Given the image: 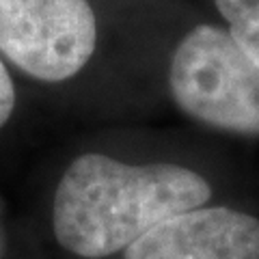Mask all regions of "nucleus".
<instances>
[{
  "mask_svg": "<svg viewBox=\"0 0 259 259\" xmlns=\"http://www.w3.org/2000/svg\"><path fill=\"white\" fill-rule=\"evenodd\" d=\"M168 87L188 117L223 132L259 136V65L229 30L192 28L171 59Z\"/></svg>",
  "mask_w": 259,
  "mask_h": 259,
  "instance_id": "f03ea898",
  "label": "nucleus"
},
{
  "mask_svg": "<svg viewBox=\"0 0 259 259\" xmlns=\"http://www.w3.org/2000/svg\"><path fill=\"white\" fill-rule=\"evenodd\" d=\"M97 44L89 0H0V52L44 82L76 76Z\"/></svg>",
  "mask_w": 259,
  "mask_h": 259,
  "instance_id": "7ed1b4c3",
  "label": "nucleus"
},
{
  "mask_svg": "<svg viewBox=\"0 0 259 259\" xmlns=\"http://www.w3.org/2000/svg\"><path fill=\"white\" fill-rule=\"evenodd\" d=\"M0 255H3V229H0Z\"/></svg>",
  "mask_w": 259,
  "mask_h": 259,
  "instance_id": "0eeeda50",
  "label": "nucleus"
},
{
  "mask_svg": "<svg viewBox=\"0 0 259 259\" xmlns=\"http://www.w3.org/2000/svg\"><path fill=\"white\" fill-rule=\"evenodd\" d=\"M209 199L207 180L186 166H136L84 153L67 166L56 188L54 236L78 257H110L162 221L203 207Z\"/></svg>",
  "mask_w": 259,
  "mask_h": 259,
  "instance_id": "f257e3e1",
  "label": "nucleus"
},
{
  "mask_svg": "<svg viewBox=\"0 0 259 259\" xmlns=\"http://www.w3.org/2000/svg\"><path fill=\"white\" fill-rule=\"evenodd\" d=\"M13 108H15V89L5 63L0 61V127L9 121Z\"/></svg>",
  "mask_w": 259,
  "mask_h": 259,
  "instance_id": "423d86ee",
  "label": "nucleus"
},
{
  "mask_svg": "<svg viewBox=\"0 0 259 259\" xmlns=\"http://www.w3.org/2000/svg\"><path fill=\"white\" fill-rule=\"evenodd\" d=\"M229 24V35L255 65H259V0H214Z\"/></svg>",
  "mask_w": 259,
  "mask_h": 259,
  "instance_id": "39448f33",
  "label": "nucleus"
},
{
  "mask_svg": "<svg viewBox=\"0 0 259 259\" xmlns=\"http://www.w3.org/2000/svg\"><path fill=\"white\" fill-rule=\"evenodd\" d=\"M125 259H259V218L218 205L171 216L125 248Z\"/></svg>",
  "mask_w": 259,
  "mask_h": 259,
  "instance_id": "20e7f679",
  "label": "nucleus"
}]
</instances>
